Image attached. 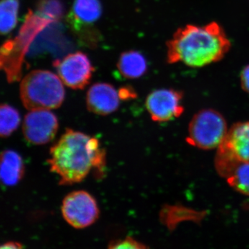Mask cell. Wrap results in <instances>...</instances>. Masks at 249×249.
I'll return each instance as SVG.
<instances>
[{
  "label": "cell",
  "instance_id": "6da1fadb",
  "mask_svg": "<svg viewBox=\"0 0 249 249\" xmlns=\"http://www.w3.org/2000/svg\"><path fill=\"white\" fill-rule=\"evenodd\" d=\"M51 171L62 186L81 182L91 171L97 178L104 176L106 150L99 141L88 134L67 129L51 147L48 160Z\"/></svg>",
  "mask_w": 249,
  "mask_h": 249
},
{
  "label": "cell",
  "instance_id": "7a4b0ae2",
  "mask_svg": "<svg viewBox=\"0 0 249 249\" xmlns=\"http://www.w3.org/2000/svg\"><path fill=\"white\" fill-rule=\"evenodd\" d=\"M167 62L199 68L222 60L231 43L217 22L206 25L187 24L178 28L167 42Z\"/></svg>",
  "mask_w": 249,
  "mask_h": 249
},
{
  "label": "cell",
  "instance_id": "3957f363",
  "mask_svg": "<svg viewBox=\"0 0 249 249\" xmlns=\"http://www.w3.org/2000/svg\"><path fill=\"white\" fill-rule=\"evenodd\" d=\"M20 97L29 110L53 109L65 101V90L58 76L47 70H34L23 78Z\"/></svg>",
  "mask_w": 249,
  "mask_h": 249
},
{
  "label": "cell",
  "instance_id": "277c9868",
  "mask_svg": "<svg viewBox=\"0 0 249 249\" xmlns=\"http://www.w3.org/2000/svg\"><path fill=\"white\" fill-rule=\"evenodd\" d=\"M215 168L221 177L227 178L241 163H249V121L238 122L229 129L217 147Z\"/></svg>",
  "mask_w": 249,
  "mask_h": 249
},
{
  "label": "cell",
  "instance_id": "5b68a950",
  "mask_svg": "<svg viewBox=\"0 0 249 249\" xmlns=\"http://www.w3.org/2000/svg\"><path fill=\"white\" fill-rule=\"evenodd\" d=\"M228 130L227 121L219 111L202 109L190 121L187 142L201 150H213L222 143Z\"/></svg>",
  "mask_w": 249,
  "mask_h": 249
},
{
  "label": "cell",
  "instance_id": "8992f818",
  "mask_svg": "<svg viewBox=\"0 0 249 249\" xmlns=\"http://www.w3.org/2000/svg\"><path fill=\"white\" fill-rule=\"evenodd\" d=\"M62 217L77 229L89 227L97 221L100 210L96 199L85 191L71 192L62 203Z\"/></svg>",
  "mask_w": 249,
  "mask_h": 249
},
{
  "label": "cell",
  "instance_id": "52a82bcc",
  "mask_svg": "<svg viewBox=\"0 0 249 249\" xmlns=\"http://www.w3.org/2000/svg\"><path fill=\"white\" fill-rule=\"evenodd\" d=\"M53 65L62 83L73 89H84L89 84L94 71L89 57L81 52L56 60Z\"/></svg>",
  "mask_w": 249,
  "mask_h": 249
},
{
  "label": "cell",
  "instance_id": "ba28073f",
  "mask_svg": "<svg viewBox=\"0 0 249 249\" xmlns=\"http://www.w3.org/2000/svg\"><path fill=\"white\" fill-rule=\"evenodd\" d=\"M59 128L58 118L47 109L31 110L25 116L22 130L24 138L33 145L52 142Z\"/></svg>",
  "mask_w": 249,
  "mask_h": 249
},
{
  "label": "cell",
  "instance_id": "9c48e42d",
  "mask_svg": "<svg viewBox=\"0 0 249 249\" xmlns=\"http://www.w3.org/2000/svg\"><path fill=\"white\" fill-rule=\"evenodd\" d=\"M183 93L173 89L155 90L145 101L147 110L152 121L163 123L173 120L183 114Z\"/></svg>",
  "mask_w": 249,
  "mask_h": 249
},
{
  "label": "cell",
  "instance_id": "30bf717a",
  "mask_svg": "<svg viewBox=\"0 0 249 249\" xmlns=\"http://www.w3.org/2000/svg\"><path fill=\"white\" fill-rule=\"evenodd\" d=\"M119 91L108 83L93 85L87 93L88 110L97 115L107 116L117 110L120 105Z\"/></svg>",
  "mask_w": 249,
  "mask_h": 249
},
{
  "label": "cell",
  "instance_id": "8fae6325",
  "mask_svg": "<svg viewBox=\"0 0 249 249\" xmlns=\"http://www.w3.org/2000/svg\"><path fill=\"white\" fill-rule=\"evenodd\" d=\"M25 173L22 157L14 150H7L0 153V183L6 186L18 184Z\"/></svg>",
  "mask_w": 249,
  "mask_h": 249
},
{
  "label": "cell",
  "instance_id": "7c38bea8",
  "mask_svg": "<svg viewBox=\"0 0 249 249\" xmlns=\"http://www.w3.org/2000/svg\"><path fill=\"white\" fill-rule=\"evenodd\" d=\"M103 13L100 0H74L67 22L91 26L101 18Z\"/></svg>",
  "mask_w": 249,
  "mask_h": 249
},
{
  "label": "cell",
  "instance_id": "4fadbf2b",
  "mask_svg": "<svg viewBox=\"0 0 249 249\" xmlns=\"http://www.w3.org/2000/svg\"><path fill=\"white\" fill-rule=\"evenodd\" d=\"M117 68L126 79H137L146 73L148 65L146 58L141 52L131 50L121 54Z\"/></svg>",
  "mask_w": 249,
  "mask_h": 249
},
{
  "label": "cell",
  "instance_id": "5bb4252c",
  "mask_svg": "<svg viewBox=\"0 0 249 249\" xmlns=\"http://www.w3.org/2000/svg\"><path fill=\"white\" fill-rule=\"evenodd\" d=\"M19 0L0 1V35H7L18 24Z\"/></svg>",
  "mask_w": 249,
  "mask_h": 249
},
{
  "label": "cell",
  "instance_id": "9a60e30c",
  "mask_svg": "<svg viewBox=\"0 0 249 249\" xmlns=\"http://www.w3.org/2000/svg\"><path fill=\"white\" fill-rule=\"evenodd\" d=\"M19 111L7 104H0V137L6 138L14 133L20 124Z\"/></svg>",
  "mask_w": 249,
  "mask_h": 249
},
{
  "label": "cell",
  "instance_id": "2e32d148",
  "mask_svg": "<svg viewBox=\"0 0 249 249\" xmlns=\"http://www.w3.org/2000/svg\"><path fill=\"white\" fill-rule=\"evenodd\" d=\"M226 178L235 191L249 196V163L237 165Z\"/></svg>",
  "mask_w": 249,
  "mask_h": 249
},
{
  "label": "cell",
  "instance_id": "e0dca14e",
  "mask_svg": "<svg viewBox=\"0 0 249 249\" xmlns=\"http://www.w3.org/2000/svg\"><path fill=\"white\" fill-rule=\"evenodd\" d=\"M39 10L41 14L51 20H58L64 14V6L60 0H44Z\"/></svg>",
  "mask_w": 249,
  "mask_h": 249
},
{
  "label": "cell",
  "instance_id": "ac0fdd59",
  "mask_svg": "<svg viewBox=\"0 0 249 249\" xmlns=\"http://www.w3.org/2000/svg\"><path fill=\"white\" fill-rule=\"evenodd\" d=\"M107 249H148L142 242L132 238L127 237L125 238L119 239L113 241L108 247Z\"/></svg>",
  "mask_w": 249,
  "mask_h": 249
},
{
  "label": "cell",
  "instance_id": "d6986e66",
  "mask_svg": "<svg viewBox=\"0 0 249 249\" xmlns=\"http://www.w3.org/2000/svg\"><path fill=\"white\" fill-rule=\"evenodd\" d=\"M240 83L242 89L249 93V65H247L241 71Z\"/></svg>",
  "mask_w": 249,
  "mask_h": 249
},
{
  "label": "cell",
  "instance_id": "ffe728a7",
  "mask_svg": "<svg viewBox=\"0 0 249 249\" xmlns=\"http://www.w3.org/2000/svg\"><path fill=\"white\" fill-rule=\"evenodd\" d=\"M119 96L121 100H127L129 98H134L136 96V93L132 88H121L119 91Z\"/></svg>",
  "mask_w": 249,
  "mask_h": 249
},
{
  "label": "cell",
  "instance_id": "44dd1931",
  "mask_svg": "<svg viewBox=\"0 0 249 249\" xmlns=\"http://www.w3.org/2000/svg\"><path fill=\"white\" fill-rule=\"evenodd\" d=\"M0 249H23L21 244L16 242H9L0 245Z\"/></svg>",
  "mask_w": 249,
  "mask_h": 249
}]
</instances>
